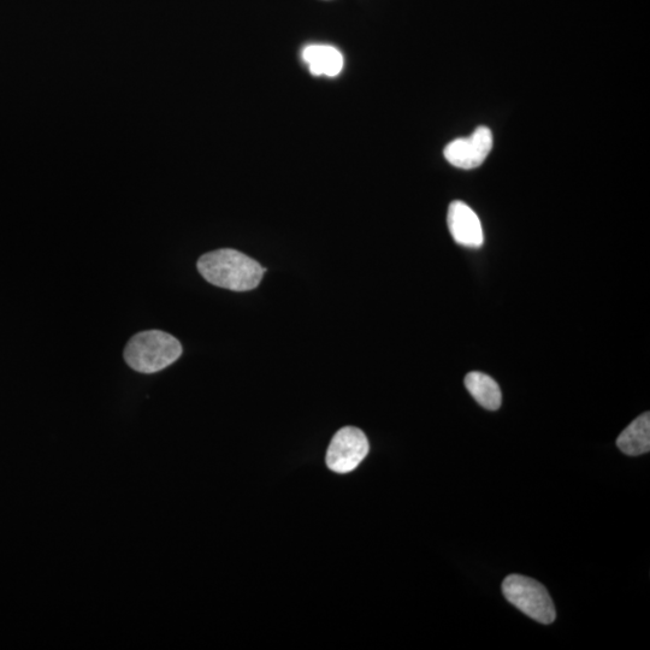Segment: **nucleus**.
Here are the masks:
<instances>
[{
	"label": "nucleus",
	"instance_id": "f257e3e1",
	"mask_svg": "<svg viewBox=\"0 0 650 650\" xmlns=\"http://www.w3.org/2000/svg\"><path fill=\"white\" fill-rule=\"evenodd\" d=\"M198 271L211 285L234 292L257 288L265 273L256 260L232 248L204 254L198 260Z\"/></svg>",
	"mask_w": 650,
	"mask_h": 650
},
{
	"label": "nucleus",
	"instance_id": "f03ea898",
	"mask_svg": "<svg viewBox=\"0 0 650 650\" xmlns=\"http://www.w3.org/2000/svg\"><path fill=\"white\" fill-rule=\"evenodd\" d=\"M182 346L173 335L147 330L134 335L124 348V360L140 374H156L181 357Z\"/></svg>",
	"mask_w": 650,
	"mask_h": 650
},
{
	"label": "nucleus",
	"instance_id": "7ed1b4c3",
	"mask_svg": "<svg viewBox=\"0 0 650 650\" xmlns=\"http://www.w3.org/2000/svg\"><path fill=\"white\" fill-rule=\"evenodd\" d=\"M502 593L508 602L541 624H552L557 617L547 589L533 578L508 576L502 583Z\"/></svg>",
	"mask_w": 650,
	"mask_h": 650
},
{
	"label": "nucleus",
	"instance_id": "20e7f679",
	"mask_svg": "<svg viewBox=\"0 0 650 650\" xmlns=\"http://www.w3.org/2000/svg\"><path fill=\"white\" fill-rule=\"evenodd\" d=\"M369 441L362 430L342 428L330 442L327 453L328 468L336 474H348L358 468L369 453Z\"/></svg>",
	"mask_w": 650,
	"mask_h": 650
},
{
	"label": "nucleus",
	"instance_id": "39448f33",
	"mask_svg": "<svg viewBox=\"0 0 650 650\" xmlns=\"http://www.w3.org/2000/svg\"><path fill=\"white\" fill-rule=\"evenodd\" d=\"M493 133L488 127H478L468 138L453 140L443 155L448 163L459 169H475L486 161L493 150Z\"/></svg>",
	"mask_w": 650,
	"mask_h": 650
},
{
	"label": "nucleus",
	"instance_id": "423d86ee",
	"mask_svg": "<svg viewBox=\"0 0 650 650\" xmlns=\"http://www.w3.org/2000/svg\"><path fill=\"white\" fill-rule=\"evenodd\" d=\"M447 222L449 232L457 244L470 248L483 245L482 223L469 205L459 200L449 205Z\"/></svg>",
	"mask_w": 650,
	"mask_h": 650
},
{
	"label": "nucleus",
	"instance_id": "0eeeda50",
	"mask_svg": "<svg viewBox=\"0 0 650 650\" xmlns=\"http://www.w3.org/2000/svg\"><path fill=\"white\" fill-rule=\"evenodd\" d=\"M304 62L309 65L312 75L335 78L344 69L342 53L330 45H310L303 50Z\"/></svg>",
	"mask_w": 650,
	"mask_h": 650
},
{
	"label": "nucleus",
	"instance_id": "6e6552de",
	"mask_svg": "<svg viewBox=\"0 0 650 650\" xmlns=\"http://www.w3.org/2000/svg\"><path fill=\"white\" fill-rule=\"evenodd\" d=\"M620 451L630 457L648 453L650 449V415L649 412L635 419L618 437Z\"/></svg>",
	"mask_w": 650,
	"mask_h": 650
},
{
	"label": "nucleus",
	"instance_id": "1a4fd4ad",
	"mask_svg": "<svg viewBox=\"0 0 650 650\" xmlns=\"http://www.w3.org/2000/svg\"><path fill=\"white\" fill-rule=\"evenodd\" d=\"M465 386L478 404L489 411L500 409L502 394L499 384L494 378L482 372H470L465 377Z\"/></svg>",
	"mask_w": 650,
	"mask_h": 650
}]
</instances>
